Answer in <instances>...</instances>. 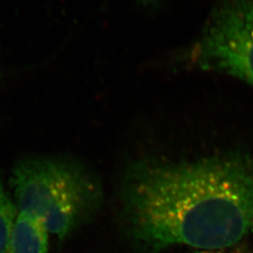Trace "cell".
<instances>
[{
	"label": "cell",
	"instance_id": "cell-1",
	"mask_svg": "<svg viewBox=\"0 0 253 253\" xmlns=\"http://www.w3.org/2000/svg\"><path fill=\"white\" fill-rule=\"evenodd\" d=\"M120 201L126 236L143 253L232 248L253 234V153L138 161L126 171Z\"/></svg>",
	"mask_w": 253,
	"mask_h": 253
},
{
	"label": "cell",
	"instance_id": "cell-2",
	"mask_svg": "<svg viewBox=\"0 0 253 253\" xmlns=\"http://www.w3.org/2000/svg\"><path fill=\"white\" fill-rule=\"evenodd\" d=\"M10 183L19 212L41 219L61 241L88 222L103 201L98 177L72 160H21L13 168Z\"/></svg>",
	"mask_w": 253,
	"mask_h": 253
},
{
	"label": "cell",
	"instance_id": "cell-3",
	"mask_svg": "<svg viewBox=\"0 0 253 253\" xmlns=\"http://www.w3.org/2000/svg\"><path fill=\"white\" fill-rule=\"evenodd\" d=\"M175 62L182 70L223 75L253 88V0H216Z\"/></svg>",
	"mask_w": 253,
	"mask_h": 253
},
{
	"label": "cell",
	"instance_id": "cell-4",
	"mask_svg": "<svg viewBox=\"0 0 253 253\" xmlns=\"http://www.w3.org/2000/svg\"><path fill=\"white\" fill-rule=\"evenodd\" d=\"M49 234L41 219L19 212L7 253H48Z\"/></svg>",
	"mask_w": 253,
	"mask_h": 253
},
{
	"label": "cell",
	"instance_id": "cell-5",
	"mask_svg": "<svg viewBox=\"0 0 253 253\" xmlns=\"http://www.w3.org/2000/svg\"><path fill=\"white\" fill-rule=\"evenodd\" d=\"M18 214L17 206L9 198L0 179V253H7Z\"/></svg>",
	"mask_w": 253,
	"mask_h": 253
},
{
	"label": "cell",
	"instance_id": "cell-6",
	"mask_svg": "<svg viewBox=\"0 0 253 253\" xmlns=\"http://www.w3.org/2000/svg\"><path fill=\"white\" fill-rule=\"evenodd\" d=\"M216 253V252H211V251H204V252H199V253ZM250 253V252H236V253Z\"/></svg>",
	"mask_w": 253,
	"mask_h": 253
},
{
	"label": "cell",
	"instance_id": "cell-7",
	"mask_svg": "<svg viewBox=\"0 0 253 253\" xmlns=\"http://www.w3.org/2000/svg\"><path fill=\"white\" fill-rule=\"evenodd\" d=\"M141 1L144 2V3H146V4H155V3L160 2L161 0H141Z\"/></svg>",
	"mask_w": 253,
	"mask_h": 253
}]
</instances>
